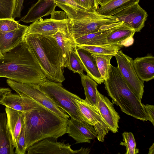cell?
I'll list each match as a JSON object with an SVG mask.
<instances>
[{
	"instance_id": "6da1fadb",
	"label": "cell",
	"mask_w": 154,
	"mask_h": 154,
	"mask_svg": "<svg viewBox=\"0 0 154 154\" xmlns=\"http://www.w3.org/2000/svg\"><path fill=\"white\" fill-rule=\"evenodd\" d=\"M0 59V77L23 83L41 84L47 78L24 41Z\"/></svg>"
},
{
	"instance_id": "7a4b0ae2",
	"label": "cell",
	"mask_w": 154,
	"mask_h": 154,
	"mask_svg": "<svg viewBox=\"0 0 154 154\" xmlns=\"http://www.w3.org/2000/svg\"><path fill=\"white\" fill-rule=\"evenodd\" d=\"M23 129L27 149L46 138H58L67 133L68 121L46 108L23 112Z\"/></svg>"
},
{
	"instance_id": "3957f363",
	"label": "cell",
	"mask_w": 154,
	"mask_h": 154,
	"mask_svg": "<svg viewBox=\"0 0 154 154\" xmlns=\"http://www.w3.org/2000/svg\"><path fill=\"white\" fill-rule=\"evenodd\" d=\"M23 40L31 50L47 79L62 83L65 80L62 57L54 38L34 34H26Z\"/></svg>"
},
{
	"instance_id": "277c9868",
	"label": "cell",
	"mask_w": 154,
	"mask_h": 154,
	"mask_svg": "<svg viewBox=\"0 0 154 154\" xmlns=\"http://www.w3.org/2000/svg\"><path fill=\"white\" fill-rule=\"evenodd\" d=\"M104 82L112 102L122 111L140 120H149L144 104L129 88L117 67L111 65L109 77Z\"/></svg>"
},
{
	"instance_id": "5b68a950",
	"label": "cell",
	"mask_w": 154,
	"mask_h": 154,
	"mask_svg": "<svg viewBox=\"0 0 154 154\" xmlns=\"http://www.w3.org/2000/svg\"><path fill=\"white\" fill-rule=\"evenodd\" d=\"M41 89L59 108L71 117L80 122H86L80 112L75 99L80 100L79 96L64 88L61 83L48 79L38 84Z\"/></svg>"
},
{
	"instance_id": "8992f818",
	"label": "cell",
	"mask_w": 154,
	"mask_h": 154,
	"mask_svg": "<svg viewBox=\"0 0 154 154\" xmlns=\"http://www.w3.org/2000/svg\"><path fill=\"white\" fill-rule=\"evenodd\" d=\"M122 23L117 21L112 16H103L96 13L89 17L71 20L69 29L75 40L88 34L113 27Z\"/></svg>"
},
{
	"instance_id": "52a82bcc",
	"label": "cell",
	"mask_w": 154,
	"mask_h": 154,
	"mask_svg": "<svg viewBox=\"0 0 154 154\" xmlns=\"http://www.w3.org/2000/svg\"><path fill=\"white\" fill-rule=\"evenodd\" d=\"M6 82L18 94L29 97L58 116L69 119V116L55 104L41 89L38 84L21 83L9 79Z\"/></svg>"
},
{
	"instance_id": "ba28073f",
	"label": "cell",
	"mask_w": 154,
	"mask_h": 154,
	"mask_svg": "<svg viewBox=\"0 0 154 154\" xmlns=\"http://www.w3.org/2000/svg\"><path fill=\"white\" fill-rule=\"evenodd\" d=\"M118 68L127 85L140 101L144 93V82L138 77L133 65V59L119 50L114 56Z\"/></svg>"
},
{
	"instance_id": "9c48e42d",
	"label": "cell",
	"mask_w": 154,
	"mask_h": 154,
	"mask_svg": "<svg viewBox=\"0 0 154 154\" xmlns=\"http://www.w3.org/2000/svg\"><path fill=\"white\" fill-rule=\"evenodd\" d=\"M58 138L50 137L45 138L28 148V154H88L90 151L88 148L82 147L77 150H73L69 143L57 142Z\"/></svg>"
},
{
	"instance_id": "30bf717a",
	"label": "cell",
	"mask_w": 154,
	"mask_h": 154,
	"mask_svg": "<svg viewBox=\"0 0 154 154\" xmlns=\"http://www.w3.org/2000/svg\"><path fill=\"white\" fill-rule=\"evenodd\" d=\"M71 20L69 18L60 20L51 16L48 19L43 20L40 18L28 26L26 34L52 37L59 31L70 33L69 24Z\"/></svg>"
},
{
	"instance_id": "8fae6325",
	"label": "cell",
	"mask_w": 154,
	"mask_h": 154,
	"mask_svg": "<svg viewBox=\"0 0 154 154\" xmlns=\"http://www.w3.org/2000/svg\"><path fill=\"white\" fill-rule=\"evenodd\" d=\"M148 14L137 3L114 14L112 16L118 22H122L139 32L145 26Z\"/></svg>"
},
{
	"instance_id": "7c38bea8",
	"label": "cell",
	"mask_w": 154,
	"mask_h": 154,
	"mask_svg": "<svg viewBox=\"0 0 154 154\" xmlns=\"http://www.w3.org/2000/svg\"><path fill=\"white\" fill-rule=\"evenodd\" d=\"M66 132L76 141V143H90L91 140L97 137L93 126L72 118L68 120Z\"/></svg>"
},
{
	"instance_id": "4fadbf2b",
	"label": "cell",
	"mask_w": 154,
	"mask_h": 154,
	"mask_svg": "<svg viewBox=\"0 0 154 154\" xmlns=\"http://www.w3.org/2000/svg\"><path fill=\"white\" fill-rule=\"evenodd\" d=\"M97 107L100 115L108 125L109 131L113 133L118 132L120 117L113 105L106 97L97 91Z\"/></svg>"
},
{
	"instance_id": "5bb4252c",
	"label": "cell",
	"mask_w": 154,
	"mask_h": 154,
	"mask_svg": "<svg viewBox=\"0 0 154 154\" xmlns=\"http://www.w3.org/2000/svg\"><path fill=\"white\" fill-rule=\"evenodd\" d=\"M0 104L23 112L45 107L25 95L11 93L4 97L0 102Z\"/></svg>"
},
{
	"instance_id": "9a60e30c",
	"label": "cell",
	"mask_w": 154,
	"mask_h": 154,
	"mask_svg": "<svg viewBox=\"0 0 154 154\" xmlns=\"http://www.w3.org/2000/svg\"><path fill=\"white\" fill-rule=\"evenodd\" d=\"M135 30L122 22L115 27L106 37L109 44H117L128 47L134 42Z\"/></svg>"
},
{
	"instance_id": "2e32d148",
	"label": "cell",
	"mask_w": 154,
	"mask_h": 154,
	"mask_svg": "<svg viewBox=\"0 0 154 154\" xmlns=\"http://www.w3.org/2000/svg\"><path fill=\"white\" fill-rule=\"evenodd\" d=\"M57 6L54 0H38L20 19L25 23L34 22L50 14Z\"/></svg>"
},
{
	"instance_id": "e0dca14e",
	"label": "cell",
	"mask_w": 154,
	"mask_h": 154,
	"mask_svg": "<svg viewBox=\"0 0 154 154\" xmlns=\"http://www.w3.org/2000/svg\"><path fill=\"white\" fill-rule=\"evenodd\" d=\"M28 26L23 25L20 28L4 33L0 32V50L3 55L22 43Z\"/></svg>"
},
{
	"instance_id": "ac0fdd59",
	"label": "cell",
	"mask_w": 154,
	"mask_h": 154,
	"mask_svg": "<svg viewBox=\"0 0 154 154\" xmlns=\"http://www.w3.org/2000/svg\"><path fill=\"white\" fill-rule=\"evenodd\" d=\"M7 126L14 148L23 127V112L6 107Z\"/></svg>"
},
{
	"instance_id": "d6986e66",
	"label": "cell",
	"mask_w": 154,
	"mask_h": 154,
	"mask_svg": "<svg viewBox=\"0 0 154 154\" xmlns=\"http://www.w3.org/2000/svg\"><path fill=\"white\" fill-rule=\"evenodd\" d=\"M133 65L139 78L147 82L154 78V57L151 54L138 57L133 61Z\"/></svg>"
},
{
	"instance_id": "ffe728a7",
	"label": "cell",
	"mask_w": 154,
	"mask_h": 154,
	"mask_svg": "<svg viewBox=\"0 0 154 154\" xmlns=\"http://www.w3.org/2000/svg\"><path fill=\"white\" fill-rule=\"evenodd\" d=\"M57 6L66 13L71 20L85 18L93 16L96 12H91L72 0H54Z\"/></svg>"
},
{
	"instance_id": "44dd1931",
	"label": "cell",
	"mask_w": 154,
	"mask_h": 154,
	"mask_svg": "<svg viewBox=\"0 0 154 154\" xmlns=\"http://www.w3.org/2000/svg\"><path fill=\"white\" fill-rule=\"evenodd\" d=\"M52 37L56 42L62 56L63 67H65L71 51L77 47L75 40L70 33L60 31Z\"/></svg>"
},
{
	"instance_id": "7402d4cb",
	"label": "cell",
	"mask_w": 154,
	"mask_h": 154,
	"mask_svg": "<svg viewBox=\"0 0 154 154\" xmlns=\"http://www.w3.org/2000/svg\"><path fill=\"white\" fill-rule=\"evenodd\" d=\"M75 101L80 112L87 123L94 126L98 123L105 121L97 107L89 103L85 99H75Z\"/></svg>"
},
{
	"instance_id": "603a6c76",
	"label": "cell",
	"mask_w": 154,
	"mask_h": 154,
	"mask_svg": "<svg viewBox=\"0 0 154 154\" xmlns=\"http://www.w3.org/2000/svg\"><path fill=\"white\" fill-rule=\"evenodd\" d=\"M78 53L83 64L87 75L97 84L104 82L97 68L96 62L91 54L83 49L77 48Z\"/></svg>"
},
{
	"instance_id": "cb8c5ba5",
	"label": "cell",
	"mask_w": 154,
	"mask_h": 154,
	"mask_svg": "<svg viewBox=\"0 0 154 154\" xmlns=\"http://www.w3.org/2000/svg\"><path fill=\"white\" fill-rule=\"evenodd\" d=\"M6 113L0 112V154H14V148L7 126Z\"/></svg>"
},
{
	"instance_id": "d4e9b609",
	"label": "cell",
	"mask_w": 154,
	"mask_h": 154,
	"mask_svg": "<svg viewBox=\"0 0 154 154\" xmlns=\"http://www.w3.org/2000/svg\"><path fill=\"white\" fill-rule=\"evenodd\" d=\"M115 27L88 34L78 38L75 40L76 46L109 44L107 42L106 37Z\"/></svg>"
},
{
	"instance_id": "484cf974",
	"label": "cell",
	"mask_w": 154,
	"mask_h": 154,
	"mask_svg": "<svg viewBox=\"0 0 154 154\" xmlns=\"http://www.w3.org/2000/svg\"><path fill=\"white\" fill-rule=\"evenodd\" d=\"M140 1L112 0L106 5L98 8L96 12L100 15L112 16L121 10L138 3Z\"/></svg>"
},
{
	"instance_id": "4316f807",
	"label": "cell",
	"mask_w": 154,
	"mask_h": 154,
	"mask_svg": "<svg viewBox=\"0 0 154 154\" xmlns=\"http://www.w3.org/2000/svg\"><path fill=\"white\" fill-rule=\"evenodd\" d=\"M84 88L85 99L89 103L97 106V83L88 75H80Z\"/></svg>"
},
{
	"instance_id": "83f0119b",
	"label": "cell",
	"mask_w": 154,
	"mask_h": 154,
	"mask_svg": "<svg viewBox=\"0 0 154 154\" xmlns=\"http://www.w3.org/2000/svg\"><path fill=\"white\" fill-rule=\"evenodd\" d=\"M123 47L117 44L77 46V48L85 50L91 54L111 55L114 56Z\"/></svg>"
},
{
	"instance_id": "f1b7e54d",
	"label": "cell",
	"mask_w": 154,
	"mask_h": 154,
	"mask_svg": "<svg viewBox=\"0 0 154 154\" xmlns=\"http://www.w3.org/2000/svg\"><path fill=\"white\" fill-rule=\"evenodd\" d=\"M91 54L101 77L104 80L106 79L109 77L111 68L110 60L114 56L111 55Z\"/></svg>"
},
{
	"instance_id": "f546056e",
	"label": "cell",
	"mask_w": 154,
	"mask_h": 154,
	"mask_svg": "<svg viewBox=\"0 0 154 154\" xmlns=\"http://www.w3.org/2000/svg\"><path fill=\"white\" fill-rule=\"evenodd\" d=\"M65 67L67 68L73 72L78 73L79 75L84 74V68L78 53L77 47L71 51Z\"/></svg>"
},
{
	"instance_id": "4dcf8cb0",
	"label": "cell",
	"mask_w": 154,
	"mask_h": 154,
	"mask_svg": "<svg viewBox=\"0 0 154 154\" xmlns=\"http://www.w3.org/2000/svg\"><path fill=\"white\" fill-rule=\"evenodd\" d=\"M123 141L120 145L126 147L125 154H136L139 153V149L136 148V143L134 136L131 132H125L122 134Z\"/></svg>"
},
{
	"instance_id": "1f68e13d",
	"label": "cell",
	"mask_w": 154,
	"mask_h": 154,
	"mask_svg": "<svg viewBox=\"0 0 154 154\" xmlns=\"http://www.w3.org/2000/svg\"><path fill=\"white\" fill-rule=\"evenodd\" d=\"M15 0H0V19H12Z\"/></svg>"
},
{
	"instance_id": "d6a6232c",
	"label": "cell",
	"mask_w": 154,
	"mask_h": 154,
	"mask_svg": "<svg viewBox=\"0 0 154 154\" xmlns=\"http://www.w3.org/2000/svg\"><path fill=\"white\" fill-rule=\"evenodd\" d=\"M22 25L13 19H0V32L4 33L13 31L19 29Z\"/></svg>"
},
{
	"instance_id": "836d02e7",
	"label": "cell",
	"mask_w": 154,
	"mask_h": 154,
	"mask_svg": "<svg viewBox=\"0 0 154 154\" xmlns=\"http://www.w3.org/2000/svg\"><path fill=\"white\" fill-rule=\"evenodd\" d=\"M15 148L14 154H24L27 150L23 127L19 136L16 146Z\"/></svg>"
},
{
	"instance_id": "e575fe53",
	"label": "cell",
	"mask_w": 154,
	"mask_h": 154,
	"mask_svg": "<svg viewBox=\"0 0 154 154\" xmlns=\"http://www.w3.org/2000/svg\"><path fill=\"white\" fill-rule=\"evenodd\" d=\"M24 0H15V7L12 19H14L16 17H20L21 12L23 8Z\"/></svg>"
},
{
	"instance_id": "d590c367",
	"label": "cell",
	"mask_w": 154,
	"mask_h": 154,
	"mask_svg": "<svg viewBox=\"0 0 154 154\" xmlns=\"http://www.w3.org/2000/svg\"><path fill=\"white\" fill-rule=\"evenodd\" d=\"M146 111L149 117V120L154 125V106L146 104L144 105Z\"/></svg>"
},
{
	"instance_id": "8d00e7d4",
	"label": "cell",
	"mask_w": 154,
	"mask_h": 154,
	"mask_svg": "<svg viewBox=\"0 0 154 154\" xmlns=\"http://www.w3.org/2000/svg\"><path fill=\"white\" fill-rule=\"evenodd\" d=\"M74 2L88 11L94 12L90 8L88 0H72Z\"/></svg>"
},
{
	"instance_id": "74e56055",
	"label": "cell",
	"mask_w": 154,
	"mask_h": 154,
	"mask_svg": "<svg viewBox=\"0 0 154 154\" xmlns=\"http://www.w3.org/2000/svg\"><path fill=\"white\" fill-rule=\"evenodd\" d=\"M11 90L8 88H0V102L7 94L11 93Z\"/></svg>"
},
{
	"instance_id": "f35d334b",
	"label": "cell",
	"mask_w": 154,
	"mask_h": 154,
	"mask_svg": "<svg viewBox=\"0 0 154 154\" xmlns=\"http://www.w3.org/2000/svg\"><path fill=\"white\" fill-rule=\"evenodd\" d=\"M89 6L91 9L94 12L99 8L97 0H88Z\"/></svg>"
},
{
	"instance_id": "ab89813d",
	"label": "cell",
	"mask_w": 154,
	"mask_h": 154,
	"mask_svg": "<svg viewBox=\"0 0 154 154\" xmlns=\"http://www.w3.org/2000/svg\"><path fill=\"white\" fill-rule=\"evenodd\" d=\"M112 0H97L98 5H100V6H103Z\"/></svg>"
},
{
	"instance_id": "60d3db41",
	"label": "cell",
	"mask_w": 154,
	"mask_h": 154,
	"mask_svg": "<svg viewBox=\"0 0 154 154\" xmlns=\"http://www.w3.org/2000/svg\"><path fill=\"white\" fill-rule=\"evenodd\" d=\"M149 154H154V143H153L152 146L150 147L149 149L148 152Z\"/></svg>"
},
{
	"instance_id": "b9f144b4",
	"label": "cell",
	"mask_w": 154,
	"mask_h": 154,
	"mask_svg": "<svg viewBox=\"0 0 154 154\" xmlns=\"http://www.w3.org/2000/svg\"><path fill=\"white\" fill-rule=\"evenodd\" d=\"M4 57L3 55L1 53L0 50V59L3 58Z\"/></svg>"
}]
</instances>
